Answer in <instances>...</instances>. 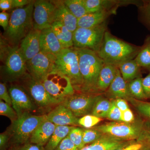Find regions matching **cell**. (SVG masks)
<instances>
[{"label": "cell", "instance_id": "obj_42", "mask_svg": "<svg viewBox=\"0 0 150 150\" xmlns=\"http://www.w3.org/2000/svg\"><path fill=\"white\" fill-rule=\"evenodd\" d=\"M135 119L134 113L129 108L122 112L121 121L126 123H133Z\"/></svg>", "mask_w": 150, "mask_h": 150}, {"label": "cell", "instance_id": "obj_15", "mask_svg": "<svg viewBox=\"0 0 150 150\" xmlns=\"http://www.w3.org/2000/svg\"><path fill=\"white\" fill-rule=\"evenodd\" d=\"M40 30L32 29L21 41L19 49L26 62L32 59L40 51Z\"/></svg>", "mask_w": 150, "mask_h": 150}, {"label": "cell", "instance_id": "obj_25", "mask_svg": "<svg viewBox=\"0 0 150 150\" xmlns=\"http://www.w3.org/2000/svg\"><path fill=\"white\" fill-rule=\"evenodd\" d=\"M121 76L126 82L129 83L140 77V68L134 59L122 63L118 67Z\"/></svg>", "mask_w": 150, "mask_h": 150}, {"label": "cell", "instance_id": "obj_45", "mask_svg": "<svg viewBox=\"0 0 150 150\" xmlns=\"http://www.w3.org/2000/svg\"><path fill=\"white\" fill-rule=\"evenodd\" d=\"M144 145L142 142H134L125 146L118 148L115 150H141L144 147Z\"/></svg>", "mask_w": 150, "mask_h": 150}, {"label": "cell", "instance_id": "obj_14", "mask_svg": "<svg viewBox=\"0 0 150 150\" xmlns=\"http://www.w3.org/2000/svg\"><path fill=\"white\" fill-rule=\"evenodd\" d=\"M9 93L12 105L15 110L18 118L26 112H29L35 108L31 98L23 89L17 86H11Z\"/></svg>", "mask_w": 150, "mask_h": 150}, {"label": "cell", "instance_id": "obj_6", "mask_svg": "<svg viewBox=\"0 0 150 150\" xmlns=\"http://www.w3.org/2000/svg\"><path fill=\"white\" fill-rule=\"evenodd\" d=\"M106 31L105 22L91 28H78L73 33L74 48L88 49L97 53Z\"/></svg>", "mask_w": 150, "mask_h": 150}, {"label": "cell", "instance_id": "obj_13", "mask_svg": "<svg viewBox=\"0 0 150 150\" xmlns=\"http://www.w3.org/2000/svg\"><path fill=\"white\" fill-rule=\"evenodd\" d=\"M29 79L27 83L28 91L32 99L38 106L45 107L62 103L51 96L41 82L36 80L31 76Z\"/></svg>", "mask_w": 150, "mask_h": 150}, {"label": "cell", "instance_id": "obj_9", "mask_svg": "<svg viewBox=\"0 0 150 150\" xmlns=\"http://www.w3.org/2000/svg\"><path fill=\"white\" fill-rule=\"evenodd\" d=\"M26 62L18 47L15 46L9 48L3 67V72L11 80L23 77L26 75Z\"/></svg>", "mask_w": 150, "mask_h": 150}, {"label": "cell", "instance_id": "obj_18", "mask_svg": "<svg viewBox=\"0 0 150 150\" xmlns=\"http://www.w3.org/2000/svg\"><path fill=\"white\" fill-rule=\"evenodd\" d=\"M134 142L120 139L103 134L99 140L79 150H115Z\"/></svg>", "mask_w": 150, "mask_h": 150}, {"label": "cell", "instance_id": "obj_4", "mask_svg": "<svg viewBox=\"0 0 150 150\" xmlns=\"http://www.w3.org/2000/svg\"><path fill=\"white\" fill-rule=\"evenodd\" d=\"M56 71L70 79L73 86L81 88L83 81L79 66V57L74 48H64L56 56L52 71Z\"/></svg>", "mask_w": 150, "mask_h": 150}, {"label": "cell", "instance_id": "obj_28", "mask_svg": "<svg viewBox=\"0 0 150 150\" xmlns=\"http://www.w3.org/2000/svg\"><path fill=\"white\" fill-rule=\"evenodd\" d=\"M112 104V100L102 98L100 97L94 105L92 115L100 118H106Z\"/></svg>", "mask_w": 150, "mask_h": 150}, {"label": "cell", "instance_id": "obj_24", "mask_svg": "<svg viewBox=\"0 0 150 150\" xmlns=\"http://www.w3.org/2000/svg\"><path fill=\"white\" fill-rule=\"evenodd\" d=\"M51 28L55 33L63 48H71L74 46V34L61 23L55 21Z\"/></svg>", "mask_w": 150, "mask_h": 150}, {"label": "cell", "instance_id": "obj_23", "mask_svg": "<svg viewBox=\"0 0 150 150\" xmlns=\"http://www.w3.org/2000/svg\"><path fill=\"white\" fill-rule=\"evenodd\" d=\"M118 70V67L104 64L99 74L97 83L96 90L106 91L116 77Z\"/></svg>", "mask_w": 150, "mask_h": 150}, {"label": "cell", "instance_id": "obj_2", "mask_svg": "<svg viewBox=\"0 0 150 150\" xmlns=\"http://www.w3.org/2000/svg\"><path fill=\"white\" fill-rule=\"evenodd\" d=\"M75 48L79 57L80 71L83 81L81 89L84 92L96 91L97 83L104 62L95 51Z\"/></svg>", "mask_w": 150, "mask_h": 150}, {"label": "cell", "instance_id": "obj_11", "mask_svg": "<svg viewBox=\"0 0 150 150\" xmlns=\"http://www.w3.org/2000/svg\"><path fill=\"white\" fill-rule=\"evenodd\" d=\"M56 6L52 1L38 0L34 2L33 29L41 30L51 28L54 22Z\"/></svg>", "mask_w": 150, "mask_h": 150}, {"label": "cell", "instance_id": "obj_21", "mask_svg": "<svg viewBox=\"0 0 150 150\" xmlns=\"http://www.w3.org/2000/svg\"><path fill=\"white\" fill-rule=\"evenodd\" d=\"M106 91L107 96L114 100L122 98L129 100L133 98L129 91L128 83L122 78L119 70L115 79Z\"/></svg>", "mask_w": 150, "mask_h": 150}, {"label": "cell", "instance_id": "obj_26", "mask_svg": "<svg viewBox=\"0 0 150 150\" xmlns=\"http://www.w3.org/2000/svg\"><path fill=\"white\" fill-rule=\"evenodd\" d=\"M88 13L117 8L118 2L112 0H83Z\"/></svg>", "mask_w": 150, "mask_h": 150}, {"label": "cell", "instance_id": "obj_40", "mask_svg": "<svg viewBox=\"0 0 150 150\" xmlns=\"http://www.w3.org/2000/svg\"><path fill=\"white\" fill-rule=\"evenodd\" d=\"M9 150H43V147L28 142L24 144L14 146Z\"/></svg>", "mask_w": 150, "mask_h": 150}, {"label": "cell", "instance_id": "obj_30", "mask_svg": "<svg viewBox=\"0 0 150 150\" xmlns=\"http://www.w3.org/2000/svg\"><path fill=\"white\" fill-rule=\"evenodd\" d=\"M135 60L139 67L150 71V41L141 48Z\"/></svg>", "mask_w": 150, "mask_h": 150}, {"label": "cell", "instance_id": "obj_1", "mask_svg": "<svg viewBox=\"0 0 150 150\" xmlns=\"http://www.w3.org/2000/svg\"><path fill=\"white\" fill-rule=\"evenodd\" d=\"M141 49L106 31L97 54L104 64L118 67L124 62L136 58Z\"/></svg>", "mask_w": 150, "mask_h": 150}, {"label": "cell", "instance_id": "obj_7", "mask_svg": "<svg viewBox=\"0 0 150 150\" xmlns=\"http://www.w3.org/2000/svg\"><path fill=\"white\" fill-rule=\"evenodd\" d=\"M144 125L142 123H126L115 121L93 127L103 134L126 141H135L142 135Z\"/></svg>", "mask_w": 150, "mask_h": 150}, {"label": "cell", "instance_id": "obj_44", "mask_svg": "<svg viewBox=\"0 0 150 150\" xmlns=\"http://www.w3.org/2000/svg\"><path fill=\"white\" fill-rule=\"evenodd\" d=\"M142 86L146 98H150V72L146 77L142 79Z\"/></svg>", "mask_w": 150, "mask_h": 150}, {"label": "cell", "instance_id": "obj_38", "mask_svg": "<svg viewBox=\"0 0 150 150\" xmlns=\"http://www.w3.org/2000/svg\"><path fill=\"white\" fill-rule=\"evenodd\" d=\"M55 150H79L68 136L59 144Z\"/></svg>", "mask_w": 150, "mask_h": 150}, {"label": "cell", "instance_id": "obj_39", "mask_svg": "<svg viewBox=\"0 0 150 150\" xmlns=\"http://www.w3.org/2000/svg\"><path fill=\"white\" fill-rule=\"evenodd\" d=\"M140 142L150 147V123L148 122L144 125L142 135L139 139Z\"/></svg>", "mask_w": 150, "mask_h": 150}, {"label": "cell", "instance_id": "obj_31", "mask_svg": "<svg viewBox=\"0 0 150 150\" xmlns=\"http://www.w3.org/2000/svg\"><path fill=\"white\" fill-rule=\"evenodd\" d=\"M142 79L139 77L128 83L131 96L135 99L141 100L146 98L142 86Z\"/></svg>", "mask_w": 150, "mask_h": 150}, {"label": "cell", "instance_id": "obj_10", "mask_svg": "<svg viewBox=\"0 0 150 150\" xmlns=\"http://www.w3.org/2000/svg\"><path fill=\"white\" fill-rule=\"evenodd\" d=\"M55 60V55L40 51L26 62L27 71L32 78L42 82L45 77L53 70Z\"/></svg>", "mask_w": 150, "mask_h": 150}, {"label": "cell", "instance_id": "obj_47", "mask_svg": "<svg viewBox=\"0 0 150 150\" xmlns=\"http://www.w3.org/2000/svg\"><path fill=\"white\" fill-rule=\"evenodd\" d=\"M33 1L29 0H13L12 8H21L28 5Z\"/></svg>", "mask_w": 150, "mask_h": 150}, {"label": "cell", "instance_id": "obj_12", "mask_svg": "<svg viewBox=\"0 0 150 150\" xmlns=\"http://www.w3.org/2000/svg\"><path fill=\"white\" fill-rule=\"evenodd\" d=\"M100 96L81 94L68 97L62 103L77 118L91 113L95 103Z\"/></svg>", "mask_w": 150, "mask_h": 150}, {"label": "cell", "instance_id": "obj_17", "mask_svg": "<svg viewBox=\"0 0 150 150\" xmlns=\"http://www.w3.org/2000/svg\"><path fill=\"white\" fill-rule=\"evenodd\" d=\"M52 1L56 6L54 22L61 23L74 33L78 28V19L65 5L64 1Z\"/></svg>", "mask_w": 150, "mask_h": 150}, {"label": "cell", "instance_id": "obj_36", "mask_svg": "<svg viewBox=\"0 0 150 150\" xmlns=\"http://www.w3.org/2000/svg\"><path fill=\"white\" fill-rule=\"evenodd\" d=\"M102 120V118L92 114H88L79 119L78 123L79 125H81L86 129H91L94 127Z\"/></svg>", "mask_w": 150, "mask_h": 150}, {"label": "cell", "instance_id": "obj_29", "mask_svg": "<svg viewBox=\"0 0 150 150\" xmlns=\"http://www.w3.org/2000/svg\"><path fill=\"white\" fill-rule=\"evenodd\" d=\"M65 5L78 19L88 13L83 0H65Z\"/></svg>", "mask_w": 150, "mask_h": 150}, {"label": "cell", "instance_id": "obj_19", "mask_svg": "<svg viewBox=\"0 0 150 150\" xmlns=\"http://www.w3.org/2000/svg\"><path fill=\"white\" fill-rule=\"evenodd\" d=\"M39 40L40 51L56 56L64 49L51 28L41 30Z\"/></svg>", "mask_w": 150, "mask_h": 150}, {"label": "cell", "instance_id": "obj_37", "mask_svg": "<svg viewBox=\"0 0 150 150\" xmlns=\"http://www.w3.org/2000/svg\"><path fill=\"white\" fill-rule=\"evenodd\" d=\"M112 101V105L110 110L108 112L106 118L108 120L115 121H121V113L122 111L118 108L115 103Z\"/></svg>", "mask_w": 150, "mask_h": 150}, {"label": "cell", "instance_id": "obj_8", "mask_svg": "<svg viewBox=\"0 0 150 150\" xmlns=\"http://www.w3.org/2000/svg\"><path fill=\"white\" fill-rule=\"evenodd\" d=\"M42 83L51 96L62 102L67 97L74 94L70 79L56 71L49 73Z\"/></svg>", "mask_w": 150, "mask_h": 150}, {"label": "cell", "instance_id": "obj_48", "mask_svg": "<svg viewBox=\"0 0 150 150\" xmlns=\"http://www.w3.org/2000/svg\"><path fill=\"white\" fill-rule=\"evenodd\" d=\"M10 134L8 133H1L0 134V148L1 150H4L8 142Z\"/></svg>", "mask_w": 150, "mask_h": 150}, {"label": "cell", "instance_id": "obj_41", "mask_svg": "<svg viewBox=\"0 0 150 150\" xmlns=\"http://www.w3.org/2000/svg\"><path fill=\"white\" fill-rule=\"evenodd\" d=\"M0 99L12 105L11 99L9 93L4 83H0Z\"/></svg>", "mask_w": 150, "mask_h": 150}, {"label": "cell", "instance_id": "obj_43", "mask_svg": "<svg viewBox=\"0 0 150 150\" xmlns=\"http://www.w3.org/2000/svg\"><path fill=\"white\" fill-rule=\"evenodd\" d=\"M10 18V15L6 11H2L0 13V25L5 31L8 27Z\"/></svg>", "mask_w": 150, "mask_h": 150}, {"label": "cell", "instance_id": "obj_50", "mask_svg": "<svg viewBox=\"0 0 150 150\" xmlns=\"http://www.w3.org/2000/svg\"><path fill=\"white\" fill-rule=\"evenodd\" d=\"M144 11L147 20L150 24V1L146 3L144 8Z\"/></svg>", "mask_w": 150, "mask_h": 150}, {"label": "cell", "instance_id": "obj_5", "mask_svg": "<svg viewBox=\"0 0 150 150\" xmlns=\"http://www.w3.org/2000/svg\"><path fill=\"white\" fill-rule=\"evenodd\" d=\"M46 118V115H33L29 112L18 118L11 127L9 134L12 144L18 146L28 142L35 129Z\"/></svg>", "mask_w": 150, "mask_h": 150}, {"label": "cell", "instance_id": "obj_16", "mask_svg": "<svg viewBox=\"0 0 150 150\" xmlns=\"http://www.w3.org/2000/svg\"><path fill=\"white\" fill-rule=\"evenodd\" d=\"M48 120L56 126H72L79 125L78 118L62 103L46 115Z\"/></svg>", "mask_w": 150, "mask_h": 150}, {"label": "cell", "instance_id": "obj_49", "mask_svg": "<svg viewBox=\"0 0 150 150\" xmlns=\"http://www.w3.org/2000/svg\"><path fill=\"white\" fill-rule=\"evenodd\" d=\"M13 0H1L0 9L2 11L8 10L12 8Z\"/></svg>", "mask_w": 150, "mask_h": 150}, {"label": "cell", "instance_id": "obj_32", "mask_svg": "<svg viewBox=\"0 0 150 150\" xmlns=\"http://www.w3.org/2000/svg\"><path fill=\"white\" fill-rule=\"evenodd\" d=\"M103 135L101 132L93 128L83 129V139L85 146L96 142Z\"/></svg>", "mask_w": 150, "mask_h": 150}, {"label": "cell", "instance_id": "obj_20", "mask_svg": "<svg viewBox=\"0 0 150 150\" xmlns=\"http://www.w3.org/2000/svg\"><path fill=\"white\" fill-rule=\"evenodd\" d=\"M56 126L46 118L36 128L30 139L32 144L44 147L51 139Z\"/></svg>", "mask_w": 150, "mask_h": 150}, {"label": "cell", "instance_id": "obj_46", "mask_svg": "<svg viewBox=\"0 0 150 150\" xmlns=\"http://www.w3.org/2000/svg\"><path fill=\"white\" fill-rule=\"evenodd\" d=\"M112 101L115 103V105L122 112L129 109V105L126 100L122 99V98H118V99L113 100Z\"/></svg>", "mask_w": 150, "mask_h": 150}, {"label": "cell", "instance_id": "obj_27", "mask_svg": "<svg viewBox=\"0 0 150 150\" xmlns=\"http://www.w3.org/2000/svg\"><path fill=\"white\" fill-rule=\"evenodd\" d=\"M74 126H56L53 135L43 150H55L62 140L68 136Z\"/></svg>", "mask_w": 150, "mask_h": 150}, {"label": "cell", "instance_id": "obj_22", "mask_svg": "<svg viewBox=\"0 0 150 150\" xmlns=\"http://www.w3.org/2000/svg\"><path fill=\"white\" fill-rule=\"evenodd\" d=\"M117 8L110 10L99 11L92 13H87L78 19V28H91L105 22L108 17L115 12Z\"/></svg>", "mask_w": 150, "mask_h": 150}, {"label": "cell", "instance_id": "obj_3", "mask_svg": "<svg viewBox=\"0 0 150 150\" xmlns=\"http://www.w3.org/2000/svg\"><path fill=\"white\" fill-rule=\"evenodd\" d=\"M35 1L21 8H16L11 14L4 35L10 42L18 43L33 29V11Z\"/></svg>", "mask_w": 150, "mask_h": 150}, {"label": "cell", "instance_id": "obj_35", "mask_svg": "<svg viewBox=\"0 0 150 150\" xmlns=\"http://www.w3.org/2000/svg\"><path fill=\"white\" fill-rule=\"evenodd\" d=\"M0 115L8 117L13 123L18 118L15 110L11 105L0 100Z\"/></svg>", "mask_w": 150, "mask_h": 150}, {"label": "cell", "instance_id": "obj_51", "mask_svg": "<svg viewBox=\"0 0 150 150\" xmlns=\"http://www.w3.org/2000/svg\"><path fill=\"white\" fill-rule=\"evenodd\" d=\"M141 150H150V147L146 145H144V147Z\"/></svg>", "mask_w": 150, "mask_h": 150}, {"label": "cell", "instance_id": "obj_33", "mask_svg": "<svg viewBox=\"0 0 150 150\" xmlns=\"http://www.w3.org/2000/svg\"><path fill=\"white\" fill-rule=\"evenodd\" d=\"M68 136L79 150L85 146L83 139V129L74 126L71 129Z\"/></svg>", "mask_w": 150, "mask_h": 150}, {"label": "cell", "instance_id": "obj_34", "mask_svg": "<svg viewBox=\"0 0 150 150\" xmlns=\"http://www.w3.org/2000/svg\"><path fill=\"white\" fill-rule=\"evenodd\" d=\"M137 110L144 117L150 120V102H145L132 98L129 100Z\"/></svg>", "mask_w": 150, "mask_h": 150}]
</instances>
